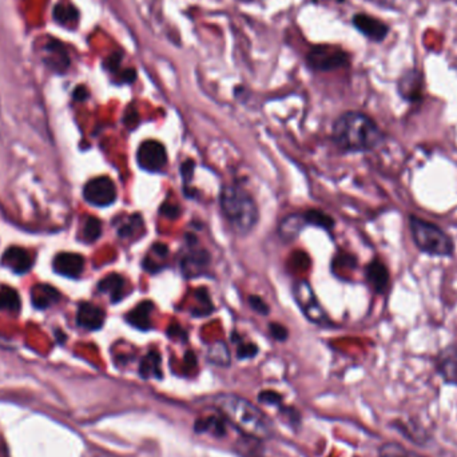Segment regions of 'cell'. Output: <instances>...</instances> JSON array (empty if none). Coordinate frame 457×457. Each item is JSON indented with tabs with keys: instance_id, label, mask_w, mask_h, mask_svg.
I'll return each mask as SVG.
<instances>
[{
	"instance_id": "18",
	"label": "cell",
	"mask_w": 457,
	"mask_h": 457,
	"mask_svg": "<svg viewBox=\"0 0 457 457\" xmlns=\"http://www.w3.org/2000/svg\"><path fill=\"white\" fill-rule=\"evenodd\" d=\"M98 289L102 293L110 294L111 301L117 304L125 296V280L117 273H111L104 278H102Z\"/></svg>"
},
{
	"instance_id": "33",
	"label": "cell",
	"mask_w": 457,
	"mask_h": 457,
	"mask_svg": "<svg viewBox=\"0 0 457 457\" xmlns=\"http://www.w3.org/2000/svg\"><path fill=\"white\" fill-rule=\"evenodd\" d=\"M249 305H250V307L253 309L254 312L258 313V314L266 316L269 313V306L258 296H250L249 297Z\"/></svg>"
},
{
	"instance_id": "20",
	"label": "cell",
	"mask_w": 457,
	"mask_h": 457,
	"mask_svg": "<svg viewBox=\"0 0 457 457\" xmlns=\"http://www.w3.org/2000/svg\"><path fill=\"white\" fill-rule=\"evenodd\" d=\"M161 355L157 351H150L145 355L139 364V374L142 378H162V368H161Z\"/></svg>"
},
{
	"instance_id": "28",
	"label": "cell",
	"mask_w": 457,
	"mask_h": 457,
	"mask_svg": "<svg viewBox=\"0 0 457 457\" xmlns=\"http://www.w3.org/2000/svg\"><path fill=\"white\" fill-rule=\"evenodd\" d=\"M195 297L198 300V303L201 304V307L194 309L191 313L194 317H203V316H210V313L214 310V306L211 304L209 291L206 289H198L195 291Z\"/></svg>"
},
{
	"instance_id": "15",
	"label": "cell",
	"mask_w": 457,
	"mask_h": 457,
	"mask_svg": "<svg viewBox=\"0 0 457 457\" xmlns=\"http://www.w3.org/2000/svg\"><path fill=\"white\" fill-rule=\"evenodd\" d=\"M104 319H106L104 312L99 306L91 303H83L78 309V314H77L78 325L87 330L101 329L104 323Z\"/></svg>"
},
{
	"instance_id": "42",
	"label": "cell",
	"mask_w": 457,
	"mask_h": 457,
	"mask_svg": "<svg viewBox=\"0 0 457 457\" xmlns=\"http://www.w3.org/2000/svg\"><path fill=\"white\" fill-rule=\"evenodd\" d=\"M87 97H88V91H87V88H86L85 86H79V87L75 88V91H74V98H75L77 101H85V99H87Z\"/></svg>"
},
{
	"instance_id": "43",
	"label": "cell",
	"mask_w": 457,
	"mask_h": 457,
	"mask_svg": "<svg viewBox=\"0 0 457 457\" xmlns=\"http://www.w3.org/2000/svg\"><path fill=\"white\" fill-rule=\"evenodd\" d=\"M368 1L374 3V4H377V6H385V7H387V6H390L393 0H368Z\"/></svg>"
},
{
	"instance_id": "29",
	"label": "cell",
	"mask_w": 457,
	"mask_h": 457,
	"mask_svg": "<svg viewBox=\"0 0 457 457\" xmlns=\"http://www.w3.org/2000/svg\"><path fill=\"white\" fill-rule=\"evenodd\" d=\"M102 234V223L101 221L95 217H88L86 220L83 229H82V236H83V241L91 243L95 242L98 238L101 237Z\"/></svg>"
},
{
	"instance_id": "8",
	"label": "cell",
	"mask_w": 457,
	"mask_h": 457,
	"mask_svg": "<svg viewBox=\"0 0 457 457\" xmlns=\"http://www.w3.org/2000/svg\"><path fill=\"white\" fill-rule=\"evenodd\" d=\"M136 161L141 169L157 173L168 163V154L162 143L157 141H145L136 152Z\"/></svg>"
},
{
	"instance_id": "36",
	"label": "cell",
	"mask_w": 457,
	"mask_h": 457,
	"mask_svg": "<svg viewBox=\"0 0 457 457\" xmlns=\"http://www.w3.org/2000/svg\"><path fill=\"white\" fill-rule=\"evenodd\" d=\"M269 330H271V335L273 336V339H275L277 341H285V339H288V329L284 325H281V323L271 322V325H269Z\"/></svg>"
},
{
	"instance_id": "27",
	"label": "cell",
	"mask_w": 457,
	"mask_h": 457,
	"mask_svg": "<svg viewBox=\"0 0 457 457\" xmlns=\"http://www.w3.org/2000/svg\"><path fill=\"white\" fill-rule=\"evenodd\" d=\"M304 218L306 223L319 226V227L326 229V230H329L335 226L333 218L330 216L322 213L320 210H307L304 214Z\"/></svg>"
},
{
	"instance_id": "3",
	"label": "cell",
	"mask_w": 457,
	"mask_h": 457,
	"mask_svg": "<svg viewBox=\"0 0 457 457\" xmlns=\"http://www.w3.org/2000/svg\"><path fill=\"white\" fill-rule=\"evenodd\" d=\"M221 211L237 236H246L258 222V206L253 197L237 185L222 187L220 194Z\"/></svg>"
},
{
	"instance_id": "23",
	"label": "cell",
	"mask_w": 457,
	"mask_h": 457,
	"mask_svg": "<svg viewBox=\"0 0 457 457\" xmlns=\"http://www.w3.org/2000/svg\"><path fill=\"white\" fill-rule=\"evenodd\" d=\"M206 358H207L209 362H211L214 365H218V367H223V368L229 367L230 361H232L229 348L222 341H217V342H214L213 345L209 346Z\"/></svg>"
},
{
	"instance_id": "6",
	"label": "cell",
	"mask_w": 457,
	"mask_h": 457,
	"mask_svg": "<svg viewBox=\"0 0 457 457\" xmlns=\"http://www.w3.org/2000/svg\"><path fill=\"white\" fill-rule=\"evenodd\" d=\"M293 296L300 309L303 310L305 317L309 321L319 323V325H326L329 323L326 313L322 310L321 305L319 303L316 294L310 288V285L306 281H298L294 289Z\"/></svg>"
},
{
	"instance_id": "4",
	"label": "cell",
	"mask_w": 457,
	"mask_h": 457,
	"mask_svg": "<svg viewBox=\"0 0 457 457\" xmlns=\"http://www.w3.org/2000/svg\"><path fill=\"white\" fill-rule=\"evenodd\" d=\"M408 226L416 248L422 253L435 258L454 257L456 245L452 237L440 226L415 214H409Z\"/></svg>"
},
{
	"instance_id": "25",
	"label": "cell",
	"mask_w": 457,
	"mask_h": 457,
	"mask_svg": "<svg viewBox=\"0 0 457 457\" xmlns=\"http://www.w3.org/2000/svg\"><path fill=\"white\" fill-rule=\"evenodd\" d=\"M78 11L74 6L68 4V3H59L55 10H54V17L58 23L61 24H65V26H68L70 23H77L78 22Z\"/></svg>"
},
{
	"instance_id": "5",
	"label": "cell",
	"mask_w": 457,
	"mask_h": 457,
	"mask_svg": "<svg viewBox=\"0 0 457 457\" xmlns=\"http://www.w3.org/2000/svg\"><path fill=\"white\" fill-rule=\"evenodd\" d=\"M306 67L316 72H328L346 67L351 56L346 51L332 45H317L312 47L305 58Z\"/></svg>"
},
{
	"instance_id": "26",
	"label": "cell",
	"mask_w": 457,
	"mask_h": 457,
	"mask_svg": "<svg viewBox=\"0 0 457 457\" xmlns=\"http://www.w3.org/2000/svg\"><path fill=\"white\" fill-rule=\"evenodd\" d=\"M380 457H425L417 452H413L410 449L406 448L404 445L399 442H387L384 444L380 451H378Z\"/></svg>"
},
{
	"instance_id": "19",
	"label": "cell",
	"mask_w": 457,
	"mask_h": 457,
	"mask_svg": "<svg viewBox=\"0 0 457 457\" xmlns=\"http://www.w3.org/2000/svg\"><path fill=\"white\" fill-rule=\"evenodd\" d=\"M306 225V221L304 218V214H291L285 217L278 229V234L280 237L282 238L284 241H293L298 237V234L301 233V230L304 229Z\"/></svg>"
},
{
	"instance_id": "35",
	"label": "cell",
	"mask_w": 457,
	"mask_h": 457,
	"mask_svg": "<svg viewBox=\"0 0 457 457\" xmlns=\"http://www.w3.org/2000/svg\"><path fill=\"white\" fill-rule=\"evenodd\" d=\"M159 213L170 220H177L181 216V207L177 205H173V203H163L159 209Z\"/></svg>"
},
{
	"instance_id": "7",
	"label": "cell",
	"mask_w": 457,
	"mask_h": 457,
	"mask_svg": "<svg viewBox=\"0 0 457 457\" xmlns=\"http://www.w3.org/2000/svg\"><path fill=\"white\" fill-rule=\"evenodd\" d=\"M83 197L93 206L107 207L117 200V187L109 177H98L86 184Z\"/></svg>"
},
{
	"instance_id": "13",
	"label": "cell",
	"mask_w": 457,
	"mask_h": 457,
	"mask_svg": "<svg viewBox=\"0 0 457 457\" xmlns=\"http://www.w3.org/2000/svg\"><path fill=\"white\" fill-rule=\"evenodd\" d=\"M85 269V258L81 254L61 253L54 259V271L61 275L77 278Z\"/></svg>"
},
{
	"instance_id": "30",
	"label": "cell",
	"mask_w": 457,
	"mask_h": 457,
	"mask_svg": "<svg viewBox=\"0 0 457 457\" xmlns=\"http://www.w3.org/2000/svg\"><path fill=\"white\" fill-rule=\"evenodd\" d=\"M143 227V220L139 214H136L133 217H130V220L127 223H125L123 226H120L118 230L119 237L127 238L131 237L136 230H141Z\"/></svg>"
},
{
	"instance_id": "21",
	"label": "cell",
	"mask_w": 457,
	"mask_h": 457,
	"mask_svg": "<svg viewBox=\"0 0 457 457\" xmlns=\"http://www.w3.org/2000/svg\"><path fill=\"white\" fill-rule=\"evenodd\" d=\"M439 371L448 381L457 383V346H449L439 357Z\"/></svg>"
},
{
	"instance_id": "31",
	"label": "cell",
	"mask_w": 457,
	"mask_h": 457,
	"mask_svg": "<svg viewBox=\"0 0 457 457\" xmlns=\"http://www.w3.org/2000/svg\"><path fill=\"white\" fill-rule=\"evenodd\" d=\"M258 401L265 406H281L282 396L275 390H262L258 394Z\"/></svg>"
},
{
	"instance_id": "38",
	"label": "cell",
	"mask_w": 457,
	"mask_h": 457,
	"mask_svg": "<svg viewBox=\"0 0 457 457\" xmlns=\"http://www.w3.org/2000/svg\"><path fill=\"white\" fill-rule=\"evenodd\" d=\"M168 335L170 339H182L185 341L187 339V333L178 325V323H173L168 329Z\"/></svg>"
},
{
	"instance_id": "40",
	"label": "cell",
	"mask_w": 457,
	"mask_h": 457,
	"mask_svg": "<svg viewBox=\"0 0 457 457\" xmlns=\"http://www.w3.org/2000/svg\"><path fill=\"white\" fill-rule=\"evenodd\" d=\"M136 79V68H126L120 72V83H134Z\"/></svg>"
},
{
	"instance_id": "9",
	"label": "cell",
	"mask_w": 457,
	"mask_h": 457,
	"mask_svg": "<svg viewBox=\"0 0 457 457\" xmlns=\"http://www.w3.org/2000/svg\"><path fill=\"white\" fill-rule=\"evenodd\" d=\"M423 75L417 70H406L397 82L399 95L412 104L420 103L424 98Z\"/></svg>"
},
{
	"instance_id": "39",
	"label": "cell",
	"mask_w": 457,
	"mask_h": 457,
	"mask_svg": "<svg viewBox=\"0 0 457 457\" xmlns=\"http://www.w3.org/2000/svg\"><path fill=\"white\" fill-rule=\"evenodd\" d=\"M139 122V117H138V113H136V109H129L125 114V123L129 129H134L136 125Z\"/></svg>"
},
{
	"instance_id": "24",
	"label": "cell",
	"mask_w": 457,
	"mask_h": 457,
	"mask_svg": "<svg viewBox=\"0 0 457 457\" xmlns=\"http://www.w3.org/2000/svg\"><path fill=\"white\" fill-rule=\"evenodd\" d=\"M0 310L17 314L20 310V298L17 290L8 287L0 288Z\"/></svg>"
},
{
	"instance_id": "12",
	"label": "cell",
	"mask_w": 457,
	"mask_h": 457,
	"mask_svg": "<svg viewBox=\"0 0 457 457\" xmlns=\"http://www.w3.org/2000/svg\"><path fill=\"white\" fill-rule=\"evenodd\" d=\"M190 248L189 253L181 261V269L187 278H194L203 274L210 264V254L205 249Z\"/></svg>"
},
{
	"instance_id": "17",
	"label": "cell",
	"mask_w": 457,
	"mask_h": 457,
	"mask_svg": "<svg viewBox=\"0 0 457 457\" xmlns=\"http://www.w3.org/2000/svg\"><path fill=\"white\" fill-rule=\"evenodd\" d=\"M61 300V294L47 284L36 285L31 290V301L38 309H47Z\"/></svg>"
},
{
	"instance_id": "16",
	"label": "cell",
	"mask_w": 457,
	"mask_h": 457,
	"mask_svg": "<svg viewBox=\"0 0 457 457\" xmlns=\"http://www.w3.org/2000/svg\"><path fill=\"white\" fill-rule=\"evenodd\" d=\"M154 305L152 301H142L126 314V321L139 330H149L152 328V314Z\"/></svg>"
},
{
	"instance_id": "1",
	"label": "cell",
	"mask_w": 457,
	"mask_h": 457,
	"mask_svg": "<svg viewBox=\"0 0 457 457\" xmlns=\"http://www.w3.org/2000/svg\"><path fill=\"white\" fill-rule=\"evenodd\" d=\"M332 136L342 152H368L385 142V134L374 119L361 111H346L333 123Z\"/></svg>"
},
{
	"instance_id": "41",
	"label": "cell",
	"mask_w": 457,
	"mask_h": 457,
	"mask_svg": "<svg viewBox=\"0 0 457 457\" xmlns=\"http://www.w3.org/2000/svg\"><path fill=\"white\" fill-rule=\"evenodd\" d=\"M152 253L157 254L158 257H161V258H165V257H168V253H169V249H168V246L166 245H163V243H155L154 246L152 248Z\"/></svg>"
},
{
	"instance_id": "37",
	"label": "cell",
	"mask_w": 457,
	"mask_h": 457,
	"mask_svg": "<svg viewBox=\"0 0 457 457\" xmlns=\"http://www.w3.org/2000/svg\"><path fill=\"white\" fill-rule=\"evenodd\" d=\"M120 62H122V54L114 52V54H111V55L106 59L104 66H106V68H107L110 72H117L119 70V66H120Z\"/></svg>"
},
{
	"instance_id": "10",
	"label": "cell",
	"mask_w": 457,
	"mask_h": 457,
	"mask_svg": "<svg viewBox=\"0 0 457 457\" xmlns=\"http://www.w3.org/2000/svg\"><path fill=\"white\" fill-rule=\"evenodd\" d=\"M352 23L364 36L371 39L373 42H383L390 34V26L377 17L368 15V14H355L352 17Z\"/></svg>"
},
{
	"instance_id": "34",
	"label": "cell",
	"mask_w": 457,
	"mask_h": 457,
	"mask_svg": "<svg viewBox=\"0 0 457 457\" xmlns=\"http://www.w3.org/2000/svg\"><path fill=\"white\" fill-rule=\"evenodd\" d=\"M194 169H195V163H194L193 159H186V161L182 162V166H181V175H182V179H184L185 186H187V185L190 184V181L193 179Z\"/></svg>"
},
{
	"instance_id": "32",
	"label": "cell",
	"mask_w": 457,
	"mask_h": 457,
	"mask_svg": "<svg viewBox=\"0 0 457 457\" xmlns=\"http://www.w3.org/2000/svg\"><path fill=\"white\" fill-rule=\"evenodd\" d=\"M258 353V348L255 344H245V342H239L237 349V357L239 360H248V358H253L254 355Z\"/></svg>"
},
{
	"instance_id": "14",
	"label": "cell",
	"mask_w": 457,
	"mask_h": 457,
	"mask_svg": "<svg viewBox=\"0 0 457 457\" xmlns=\"http://www.w3.org/2000/svg\"><path fill=\"white\" fill-rule=\"evenodd\" d=\"M1 264L14 273L24 274L31 269L33 258L26 249L13 246V248H8L3 254Z\"/></svg>"
},
{
	"instance_id": "11",
	"label": "cell",
	"mask_w": 457,
	"mask_h": 457,
	"mask_svg": "<svg viewBox=\"0 0 457 457\" xmlns=\"http://www.w3.org/2000/svg\"><path fill=\"white\" fill-rule=\"evenodd\" d=\"M365 278L376 294H385L390 287L388 266L378 258L372 259L365 268Z\"/></svg>"
},
{
	"instance_id": "2",
	"label": "cell",
	"mask_w": 457,
	"mask_h": 457,
	"mask_svg": "<svg viewBox=\"0 0 457 457\" xmlns=\"http://www.w3.org/2000/svg\"><path fill=\"white\" fill-rule=\"evenodd\" d=\"M214 404L223 419L248 438L257 440L271 439L273 425L269 419L246 399L237 394H220L216 397Z\"/></svg>"
},
{
	"instance_id": "22",
	"label": "cell",
	"mask_w": 457,
	"mask_h": 457,
	"mask_svg": "<svg viewBox=\"0 0 457 457\" xmlns=\"http://www.w3.org/2000/svg\"><path fill=\"white\" fill-rule=\"evenodd\" d=\"M194 429L197 433H211L216 438H222L226 435L225 420L222 417H203L194 424Z\"/></svg>"
}]
</instances>
